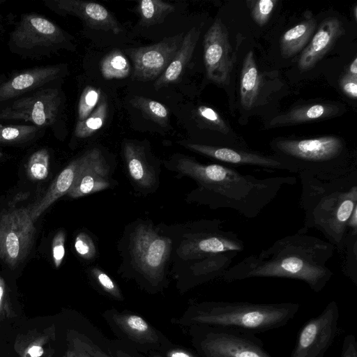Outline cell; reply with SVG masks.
<instances>
[{"instance_id":"cell-38","label":"cell","mask_w":357,"mask_h":357,"mask_svg":"<svg viewBox=\"0 0 357 357\" xmlns=\"http://www.w3.org/2000/svg\"><path fill=\"white\" fill-rule=\"evenodd\" d=\"M340 357H357V342L353 334L344 337Z\"/></svg>"},{"instance_id":"cell-15","label":"cell","mask_w":357,"mask_h":357,"mask_svg":"<svg viewBox=\"0 0 357 357\" xmlns=\"http://www.w3.org/2000/svg\"><path fill=\"white\" fill-rule=\"evenodd\" d=\"M63 73V65L38 66L15 73L0 82V105L49 86Z\"/></svg>"},{"instance_id":"cell-28","label":"cell","mask_w":357,"mask_h":357,"mask_svg":"<svg viewBox=\"0 0 357 357\" xmlns=\"http://www.w3.org/2000/svg\"><path fill=\"white\" fill-rule=\"evenodd\" d=\"M107 108V100L105 97H102L96 108L86 119L77 121L75 129V136L79 138H86L100 130L106 120Z\"/></svg>"},{"instance_id":"cell-33","label":"cell","mask_w":357,"mask_h":357,"mask_svg":"<svg viewBox=\"0 0 357 357\" xmlns=\"http://www.w3.org/2000/svg\"><path fill=\"white\" fill-rule=\"evenodd\" d=\"M199 117L212 128L227 135L229 128L220 114L211 107L201 105L197 109Z\"/></svg>"},{"instance_id":"cell-8","label":"cell","mask_w":357,"mask_h":357,"mask_svg":"<svg viewBox=\"0 0 357 357\" xmlns=\"http://www.w3.org/2000/svg\"><path fill=\"white\" fill-rule=\"evenodd\" d=\"M31 211L21 207L0 214V258L10 268L21 263L31 247L36 229Z\"/></svg>"},{"instance_id":"cell-23","label":"cell","mask_w":357,"mask_h":357,"mask_svg":"<svg viewBox=\"0 0 357 357\" xmlns=\"http://www.w3.org/2000/svg\"><path fill=\"white\" fill-rule=\"evenodd\" d=\"M260 75L252 51L244 57L240 82V101L245 109H252L258 97Z\"/></svg>"},{"instance_id":"cell-10","label":"cell","mask_w":357,"mask_h":357,"mask_svg":"<svg viewBox=\"0 0 357 357\" xmlns=\"http://www.w3.org/2000/svg\"><path fill=\"white\" fill-rule=\"evenodd\" d=\"M340 312L335 301L301 328L290 357H324L337 335Z\"/></svg>"},{"instance_id":"cell-19","label":"cell","mask_w":357,"mask_h":357,"mask_svg":"<svg viewBox=\"0 0 357 357\" xmlns=\"http://www.w3.org/2000/svg\"><path fill=\"white\" fill-rule=\"evenodd\" d=\"M199 34V29L193 27L184 35L181 47L171 63L155 80L154 84L155 89L167 86L179 79L192 56Z\"/></svg>"},{"instance_id":"cell-4","label":"cell","mask_w":357,"mask_h":357,"mask_svg":"<svg viewBox=\"0 0 357 357\" xmlns=\"http://www.w3.org/2000/svg\"><path fill=\"white\" fill-rule=\"evenodd\" d=\"M299 308L298 303L290 302H213L203 306L196 320L211 327L256 335L284 326L294 318Z\"/></svg>"},{"instance_id":"cell-21","label":"cell","mask_w":357,"mask_h":357,"mask_svg":"<svg viewBox=\"0 0 357 357\" xmlns=\"http://www.w3.org/2000/svg\"><path fill=\"white\" fill-rule=\"evenodd\" d=\"M80 162L81 156L70 162L57 176L44 197L33 206L31 214L33 222L56 200L68 193L74 183Z\"/></svg>"},{"instance_id":"cell-22","label":"cell","mask_w":357,"mask_h":357,"mask_svg":"<svg viewBox=\"0 0 357 357\" xmlns=\"http://www.w3.org/2000/svg\"><path fill=\"white\" fill-rule=\"evenodd\" d=\"M123 154L131 179L141 188H151L156 182V175L149 165L142 148L128 142L123 146Z\"/></svg>"},{"instance_id":"cell-2","label":"cell","mask_w":357,"mask_h":357,"mask_svg":"<svg viewBox=\"0 0 357 357\" xmlns=\"http://www.w3.org/2000/svg\"><path fill=\"white\" fill-rule=\"evenodd\" d=\"M175 169L196 181L194 199L213 209L227 208L243 217H257L285 185L296 183L291 176L257 178L220 164H202L182 157L176 160Z\"/></svg>"},{"instance_id":"cell-35","label":"cell","mask_w":357,"mask_h":357,"mask_svg":"<svg viewBox=\"0 0 357 357\" xmlns=\"http://www.w3.org/2000/svg\"><path fill=\"white\" fill-rule=\"evenodd\" d=\"M75 249L77 254L85 259H91L96 253L91 238L84 232H80L75 240Z\"/></svg>"},{"instance_id":"cell-29","label":"cell","mask_w":357,"mask_h":357,"mask_svg":"<svg viewBox=\"0 0 357 357\" xmlns=\"http://www.w3.org/2000/svg\"><path fill=\"white\" fill-rule=\"evenodd\" d=\"M43 128L31 124L1 125L0 144H20L33 139Z\"/></svg>"},{"instance_id":"cell-24","label":"cell","mask_w":357,"mask_h":357,"mask_svg":"<svg viewBox=\"0 0 357 357\" xmlns=\"http://www.w3.org/2000/svg\"><path fill=\"white\" fill-rule=\"evenodd\" d=\"M316 27V21L310 15L283 33L280 51L283 58H289L299 52L308 42Z\"/></svg>"},{"instance_id":"cell-34","label":"cell","mask_w":357,"mask_h":357,"mask_svg":"<svg viewBox=\"0 0 357 357\" xmlns=\"http://www.w3.org/2000/svg\"><path fill=\"white\" fill-rule=\"evenodd\" d=\"M278 1L259 0L255 2L251 9V15L259 26L265 25L269 20Z\"/></svg>"},{"instance_id":"cell-14","label":"cell","mask_w":357,"mask_h":357,"mask_svg":"<svg viewBox=\"0 0 357 357\" xmlns=\"http://www.w3.org/2000/svg\"><path fill=\"white\" fill-rule=\"evenodd\" d=\"M183 146L191 151L227 165L257 166L262 168L297 173L296 169L290 163L279 156L266 155L257 152L229 146L194 143H185Z\"/></svg>"},{"instance_id":"cell-32","label":"cell","mask_w":357,"mask_h":357,"mask_svg":"<svg viewBox=\"0 0 357 357\" xmlns=\"http://www.w3.org/2000/svg\"><path fill=\"white\" fill-rule=\"evenodd\" d=\"M100 90L91 86H87L83 90L78 102V121L86 119L98 105L100 97Z\"/></svg>"},{"instance_id":"cell-42","label":"cell","mask_w":357,"mask_h":357,"mask_svg":"<svg viewBox=\"0 0 357 357\" xmlns=\"http://www.w3.org/2000/svg\"><path fill=\"white\" fill-rule=\"evenodd\" d=\"M348 73L357 76V58L355 57L354 60L351 61L349 66V71Z\"/></svg>"},{"instance_id":"cell-43","label":"cell","mask_w":357,"mask_h":357,"mask_svg":"<svg viewBox=\"0 0 357 357\" xmlns=\"http://www.w3.org/2000/svg\"><path fill=\"white\" fill-rule=\"evenodd\" d=\"M6 284L3 279L0 276V310L5 294Z\"/></svg>"},{"instance_id":"cell-36","label":"cell","mask_w":357,"mask_h":357,"mask_svg":"<svg viewBox=\"0 0 357 357\" xmlns=\"http://www.w3.org/2000/svg\"><path fill=\"white\" fill-rule=\"evenodd\" d=\"M65 232L62 230L58 231L52 241V257L56 268L61 264L65 255Z\"/></svg>"},{"instance_id":"cell-39","label":"cell","mask_w":357,"mask_h":357,"mask_svg":"<svg viewBox=\"0 0 357 357\" xmlns=\"http://www.w3.org/2000/svg\"><path fill=\"white\" fill-rule=\"evenodd\" d=\"M92 273L100 285L107 291L111 292L116 291V286L114 282L105 273L97 268H93Z\"/></svg>"},{"instance_id":"cell-13","label":"cell","mask_w":357,"mask_h":357,"mask_svg":"<svg viewBox=\"0 0 357 357\" xmlns=\"http://www.w3.org/2000/svg\"><path fill=\"white\" fill-rule=\"evenodd\" d=\"M183 37L181 33L149 46L126 50L133 63V79L150 81L159 77L174 57Z\"/></svg>"},{"instance_id":"cell-7","label":"cell","mask_w":357,"mask_h":357,"mask_svg":"<svg viewBox=\"0 0 357 357\" xmlns=\"http://www.w3.org/2000/svg\"><path fill=\"white\" fill-rule=\"evenodd\" d=\"M61 105V91L49 85L0 105V120L22 121L43 128L52 127Z\"/></svg>"},{"instance_id":"cell-46","label":"cell","mask_w":357,"mask_h":357,"mask_svg":"<svg viewBox=\"0 0 357 357\" xmlns=\"http://www.w3.org/2000/svg\"><path fill=\"white\" fill-rule=\"evenodd\" d=\"M3 154L1 152H0V158L2 157Z\"/></svg>"},{"instance_id":"cell-20","label":"cell","mask_w":357,"mask_h":357,"mask_svg":"<svg viewBox=\"0 0 357 357\" xmlns=\"http://www.w3.org/2000/svg\"><path fill=\"white\" fill-rule=\"evenodd\" d=\"M339 112V107L333 104L306 105L294 107L285 114L273 118L269 125L276 127L307 123L331 117Z\"/></svg>"},{"instance_id":"cell-37","label":"cell","mask_w":357,"mask_h":357,"mask_svg":"<svg viewBox=\"0 0 357 357\" xmlns=\"http://www.w3.org/2000/svg\"><path fill=\"white\" fill-rule=\"evenodd\" d=\"M340 86L344 93L352 99L357 98V76L344 74L340 79Z\"/></svg>"},{"instance_id":"cell-31","label":"cell","mask_w":357,"mask_h":357,"mask_svg":"<svg viewBox=\"0 0 357 357\" xmlns=\"http://www.w3.org/2000/svg\"><path fill=\"white\" fill-rule=\"evenodd\" d=\"M50 155L47 149H41L34 152L29 158L26 171L33 180H43L49 172Z\"/></svg>"},{"instance_id":"cell-40","label":"cell","mask_w":357,"mask_h":357,"mask_svg":"<svg viewBox=\"0 0 357 357\" xmlns=\"http://www.w3.org/2000/svg\"><path fill=\"white\" fill-rule=\"evenodd\" d=\"M127 324L128 326L139 332H144L148 329V324L146 322L140 317L132 315L128 318Z\"/></svg>"},{"instance_id":"cell-9","label":"cell","mask_w":357,"mask_h":357,"mask_svg":"<svg viewBox=\"0 0 357 357\" xmlns=\"http://www.w3.org/2000/svg\"><path fill=\"white\" fill-rule=\"evenodd\" d=\"M172 241L151 227L139 225L131 235L130 250L133 265L151 280L163 275L172 250Z\"/></svg>"},{"instance_id":"cell-41","label":"cell","mask_w":357,"mask_h":357,"mask_svg":"<svg viewBox=\"0 0 357 357\" xmlns=\"http://www.w3.org/2000/svg\"><path fill=\"white\" fill-rule=\"evenodd\" d=\"M26 354L29 357H40L44 354V349L40 345L34 344L28 349Z\"/></svg>"},{"instance_id":"cell-17","label":"cell","mask_w":357,"mask_h":357,"mask_svg":"<svg viewBox=\"0 0 357 357\" xmlns=\"http://www.w3.org/2000/svg\"><path fill=\"white\" fill-rule=\"evenodd\" d=\"M109 169L100 150L93 149L81 155L75 180L68 195L78 198L109 186Z\"/></svg>"},{"instance_id":"cell-6","label":"cell","mask_w":357,"mask_h":357,"mask_svg":"<svg viewBox=\"0 0 357 357\" xmlns=\"http://www.w3.org/2000/svg\"><path fill=\"white\" fill-rule=\"evenodd\" d=\"M66 33L55 23L36 13L23 14L10 33V51L22 56H47L66 46Z\"/></svg>"},{"instance_id":"cell-26","label":"cell","mask_w":357,"mask_h":357,"mask_svg":"<svg viewBox=\"0 0 357 357\" xmlns=\"http://www.w3.org/2000/svg\"><path fill=\"white\" fill-rule=\"evenodd\" d=\"M100 69L105 79H123L130 73V65L121 51L113 50L100 61Z\"/></svg>"},{"instance_id":"cell-27","label":"cell","mask_w":357,"mask_h":357,"mask_svg":"<svg viewBox=\"0 0 357 357\" xmlns=\"http://www.w3.org/2000/svg\"><path fill=\"white\" fill-rule=\"evenodd\" d=\"M341 254V270L355 285L357 284V229H348Z\"/></svg>"},{"instance_id":"cell-3","label":"cell","mask_w":357,"mask_h":357,"mask_svg":"<svg viewBox=\"0 0 357 357\" xmlns=\"http://www.w3.org/2000/svg\"><path fill=\"white\" fill-rule=\"evenodd\" d=\"M298 175L303 227L320 231L340 252L349 220L357 208V169L334 178H320L305 172Z\"/></svg>"},{"instance_id":"cell-11","label":"cell","mask_w":357,"mask_h":357,"mask_svg":"<svg viewBox=\"0 0 357 357\" xmlns=\"http://www.w3.org/2000/svg\"><path fill=\"white\" fill-rule=\"evenodd\" d=\"M204 357H272L255 334L211 327L200 342Z\"/></svg>"},{"instance_id":"cell-16","label":"cell","mask_w":357,"mask_h":357,"mask_svg":"<svg viewBox=\"0 0 357 357\" xmlns=\"http://www.w3.org/2000/svg\"><path fill=\"white\" fill-rule=\"evenodd\" d=\"M45 4L59 15L79 18L91 29L116 34L123 31L116 18L101 4L80 0H49Z\"/></svg>"},{"instance_id":"cell-45","label":"cell","mask_w":357,"mask_h":357,"mask_svg":"<svg viewBox=\"0 0 357 357\" xmlns=\"http://www.w3.org/2000/svg\"><path fill=\"white\" fill-rule=\"evenodd\" d=\"M354 18H355V20L356 21L357 20V6H354Z\"/></svg>"},{"instance_id":"cell-44","label":"cell","mask_w":357,"mask_h":357,"mask_svg":"<svg viewBox=\"0 0 357 357\" xmlns=\"http://www.w3.org/2000/svg\"><path fill=\"white\" fill-rule=\"evenodd\" d=\"M170 357H191L189 354L181 351L174 352Z\"/></svg>"},{"instance_id":"cell-25","label":"cell","mask_w":357,"mask_h":357,"mask_svg":"<svg viewBox=\"0 0 357 357\" xmlns=\"http://www.w3.org/2000/svg\"><path fill=\"white\" fill-rule=\"evenodd\" d=\"M174 10V5L160 0H142L138 4L140 23L144 26L162 23Z\"/></svg>"},{"instance_id":"cell-1","label":"cell","mask_w":357,"mask_h":357,"mask_svg":"<svg viewBox=\"0 0 357 357\" xmlns=\"http://www.w3.org/2000/svg\"><path fill=\"white\" fill-rule=\"evenodd\" d=\"M303 227L296 233L276 240L257 255H250L229 267L220 277L226 282L254 278L300 280L314 292L323 290L333 275L327 262L335 247L308 235Z\"/></svg>"},{"instance_id":"cell-5","label":"cell","mask_w":357,"mask_h":357,"mask_svg":"<svg viewBox=\"0 0 357 357\" xmlns=\"http://www.w3.org/2000/svg\"><path fill=\"white\" fill-rule=\"evenodd\" d=\"M273 148L298 174L305 172L326 179L356 170L347 158L343 141L335 136L278 139L273 144Z\"/></svg>"},{"instance_id":"cell-18","label":"cell","mask_w":357,"mask_h":357,"mask_svg":"<svg viewBox=\"0 0 357 357\" xmlns=\"http://www.w3.org/2000/svg\"><path fill=\"white\" fill-rule=\"evenodd\" d=\"M344 33L342 22L336 17L324 20L298 59L301 70L312 68Z\"/></svg>"},{"instance_id":"cell-30","label":"cell","mask_w":357,"mask_h":357,"mask_svg":"<svg viewBox=\"0 0 357 357\" xmlns=\"http://www.w3.org/2000/svg\"><path fill=\"white\" fill-rule=\"evenodd\" d=\"M130 103L158 125L165 127L168 124L169 111L161 102L142 96H134Z\"/></svg>"},{"instance_id":"cell-12","label":"cell","mask_w":357,"mask_h":357,"mask_svg":"<svg viewBox=\"0 0 357 357\" xmlns=\"http://www.w3.org/2000/svg\"><path fill=\"white\" fill-rule=\"evenodd\" d=\"M204 61L207 77L218 84H227L236 61L227 27L217 18L204 38Z\"/></svg>"}]
</instances>
